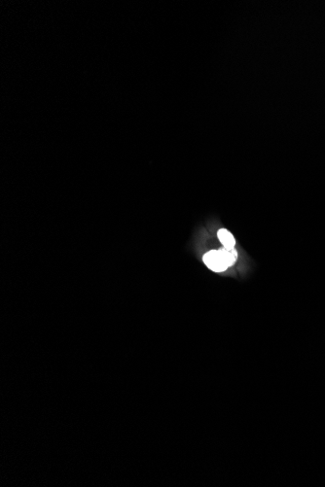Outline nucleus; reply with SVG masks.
Listing matches in <instances>:
<instances>
[{
  "mask_svg": "<svg viewBox=\"0 0 325 487\" xmlns=\"http://www.w3.org/2000/svg\"><path fill=\"white\" fill-rule=\"evenodd\" d=\"M204 262L207 267L215 272H222L228 268L220 250H211L204 256Z\"/></svg>",
  "mask_w": 325,
  "mask_h": 487,
  "instance_id": "1",
  "label": "nucleus"
},
{
  "mask_svg": "<svg viewBox=\"0 0 325 487\" xmlns=\"http://www.w3.org/2000/svg\"><path fill=\"white\" fill-rule=\"evenodd\" d=\"M217 236H218L220 242L223 244L224 248H226L228 250H232L235 248L236 239L229 230H227L226 229H220L217 232Z\"/></svg>",
  "mask_w": 325,
  "mask_h": 487,
  "instance_id": "2",
  "label": "nucleus"
},
{
  "mask_svg": "<svg viewBox=\"0 0 325 487\" xmlns=\"http://www.w3.org/2000/svg\"><path fill=\"white\" fill-rule=\"evenodd\" d=\"M223 258L225 260L228 267L229 266H232L235 263H236V258H237V253H236V249H232V250H228L226 248H222V249H219Z\"/></svg>",
  "mask_w": 325,
  "mask_h": 487,
  "instance_id": "3",
  "label": "nucleus"
}]
</instances>
